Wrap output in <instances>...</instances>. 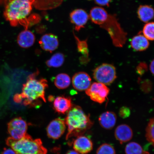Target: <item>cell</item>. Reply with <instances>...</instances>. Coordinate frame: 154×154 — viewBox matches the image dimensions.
<instances>
[{"label":"cell","mask_w":154,"mask_h":154,"mask_svg":"<svg viewBox=\"0 0 154 154\" xmlns=\"http://www.w3.org/2000/svg\"><path fill=\"white\" fill-rule=\"evenodd\" d=\"M154 60H152L149 65V70L152 74H154Z\"/></svg>","instance_id":"1f68e13d"},{"label":"cell","mask_w":154,"mask_h":154,"mask_svg":"<svg viewBox=\"0 0 154 154\" xmlns=\"http://www.w3.org/2000/svg\"><path fill=\"white\" fill-rule=\"evenodd\" d=\"M66 128L65 120L60 118L56 119L52 121L47 127V136L51 139H58L64 133Z\"/></svg>","instance_id":"9c48e42d"},{"label":"cell","mask_w":154,"mask_h":154,"mask_svg":"<svg viewBox=\"0 0 154 154\" xmlns=\"http://www.w3.org/2000/svg\"><path fill=\"white\" fill-rule=\"evenodd\" d=\"M63 0H33V6L39 11L50 10L57 8L63 2Z\"/></svg>","instance_id":"ac0fdd59"},{"label":"cell","mask_w":154,"mask_h":154,"mask_svg":"<svg viewBox=\"0 0 154 154\" xmlns=\"http://www.w3.org/2000/svg\"><path fill=\"white\" fill-rule=\"evenodd\" d=\"M72 84L74 88L78 91H85L91 85V79L86 72H78L72 77Z\"/></svg>","instance_id":"8fae6325"},{"label":"cell","mask_w":154,"mask_h":154,"mask_svg":"<svg viewBox=\"0 0 154 154\" xmlns=\"http://www.w3.org/2000/svg\"><path fill=\"white\" fill-rule=\"evenodd\" d=\"M72 143L74 150L79 154H88L93 149V142L86 136L77 137Z\"/></svg>","instance_id":"7c38bea8"},{"label":"cell","mask_w":154,"mask_h":154,"mask_svg":"<svg viewBox=\"0 0 154 154\" xmlns=\"http://www.w3.org/2000/svg\"><path fill=\"white\" fill-rule=\"evenodd\" d=\"M35 37L34 34L28 29H25L17 36V43L23 48H28L33 45Z\"/></svg>","instance_id":"2e32d148"},{"label":"cell","mask_w":154,"mask_h":154,"mask_svg":"<svg viewBox=\"0 0 154 154\" xmlns=\"http://www.w3.org/2000/svg\"><path fill=\"white\" fill-rule=\"evenodd\" d=\"M39 73L37 70L28 76L26 83L23 85L22 92L14 95L13 100L15 103L33 107L40 106L41 100L46 103L45 91L48 86V82L45 79L38 78Z\"/></svg>","instance_id":"6da1fadb"},{"label":"cell","mask_w":154,"mask_h":154,"mask_svg":"<svg viewBox=\"0 0 154 154\" xmlns=\"http://www.w3.org/2000/svg\"><path fill=\"white\" fill-rule=\"evenodd\" d=\"M65 121L67 127L66 140L83 135L94 124L89 116L86 115L78 106H72L67 112Z\"/></svg>","instance_id":"3957f363"},{"label":"cell","mask_w":154,"mask_h":154,"mask_svg":"<svg viewBox=\"0 0 154 154\" xmlns=\"http://www.w3.org/2000/svg\"><path fill=\"white\" fill-rule=\"evenodd\" d=\"M86 95L92 100L100 104L105 102L109 92V88L105 85L94 82L85 91Z\"/></svg>","instance_id":"52a82bcc"},{"label":"cell","mask_w":154,"mask_h":154,"mask_svg":"<svg viewBox=\"0 0 154 154\" xmlns=\"http://www.w3.org/2000/svg\"><path fill=\"white\" fill-rule=\"evenodd\" d=\"M6 143L17 154H47V150L41 139H33L27 134L18 140L8 138Z\"/></svg>","instance_id":"277c9868"},{"label":"cell","mask_w":154,"mask_h":154,"mask_svg":"<svg viewBox=\"0 0 154 154\" xmlns=\"http://www.w3.org/2000/svg\"><path fill=\"white\" fill-rule=\"evenodd\" d=\"M65 59V56L63 53H57L46 61V64L48 67L57 68L62 66Z\"/></svg>","instance_id":"603a6c76"},{"label":"cell","mask_w":154,"mask_h":154,"mask_svg":"<svg viewBox=\"0 0 154 154\" xmlns=\"http://www.w3.org/2000/svg\"><path fill=\"white\" fill-rule=\"evenodd\" d=\"M54 83L59 89H65L68 88L71 84L70 77L65 73H61L55 77Z\"/></svg>","instance_id":"44dd1931"},{"label":"cell","mask_w":154,"mask_h":154,"mask_svg":"<svg viewBox=\"0 0 154 154\" xmlns=\"http://www.w3.org/2000/svg\"><path fill=\"white\" fill-rule=\"evenodd\" d=\"M1 154H17L12 149L5 148Z\"/></svg>","instance_id":"4dcf8cb0"},{"label":"cell","mask_w":154,"mask_h":154,"mask_svg":"<svg viewBox=\"0 0 154 154\" xmlns=\"http://www.w3.org/2000/svg\"><path fill=\"white\" fill-rule=\"evenodd\" d=\"M100 27L108 32L115 47L122 48L126 43L127 34L121 26L116 15L109 14Z\"/></svg>","instance_id":"5b68a950"},{"label":"cell","mask_w":154,"mask_h":154,"mask_svg":"<svg viewBox=\"0 0 154 154\" xmlns=\"http://www.w3.org/2000/svg\"><path fill=\"white\" fill-rule=\"evenodd\" d=\"M117 116L114 112L107 111L100 115L99 121L102 128L107 130H111L116 124Z\"/></svg>","instance_id":"e0dca14e"},{"label":"cell","mask_w":154,"mask_h":154,"mask_svg":"<svg viewBox=\"0 0 154 154\" xmlns=\"http://www.w3.org/2000/svg\"><path fill=\"white\" fill-rule=\"evenodd\" d=\"M96 154H116L114 148L110 144H102L96 151Z\"/></svg>","instance_id":"4316f807"},{"label":"cell","mask_w":154,"mask_h":154,"mask_svg":"<svg viewBox=\"0 0 154 154\" xmlns=\"http://www.w3.org/2000/svg\"><path fill=\"white\" fill-rule=\"evenodd\" d=\"M39 44L44 51L51 53L56 50L59 45L58 38L52 33L46 34L40 38Z\"/></svg>","instance_id":"4fadbf2b"},{"label":"cell","mask_w":154,"mask_h":154,"mask_svg":"<svg viewBox=\"0 0 154 154\" xmlns=\"http://www.w3.org/2000/svg\"><path fill=\"white\" fill-rule=\"evenodd\" d=\"M138 18L142 22L147 23L152 19L154 17V10L149 5H140L137 10Z\"/></svg>","instance_id":"ffe728a7"},{"label":"cell","mask_w":154,"mask_h":154,"mask_svg":"<svg viewBox=\"0 0 154 154\" xmlns=\"http://www.w3.org/2000/svg\"><path fill=\"white\" fill-rule=\"evenodd\" d=\"M96 5L102 6L109 7L112 0H94Z\"/></svg>","instance_id":"f546056e"},{"label":"cell","mask_w":154,"mask_h":154,"mask_svg":"<svg viewBox=\"0 0 154 154\" xmlns=\"http://www.w3.org/2000/svg\"><path fill=\"white\" fill-rule=\"evenodd\" d=\"M66 154H79V153L77 152L75 150H71L67 152Z\"/></svg>","instance_id":"d6a6232c"},{"label":"cell","mask_w":154,"mask_h":154,"mask_svg":"<svg viewBox=\"0 0 154 154\" xmlns=\"http://www.w3.org/2000/svg\"><path fill=\"white\" fill-rule=\"evenodd\" d=\"M28 124L21 117L12 119L8 124V131L11 137L15 140L21 139L26 135Z\"/></svg>","instance_id":"ba28073f"},{"label":"cell","mask_w":154,"mask_h":154,"mask_svg":"<svg viewBox=\"0 0 154 154\" xmlns=\"http://www.w3.org/2000/svg\"><path fill=\"white\" fill-rule=\"evenodd\" d=\"M53 109L60 114H65L72 107V99L63 96H58L54 100Z\"/></svg>","instance_id":"5bb4252c"},{"label":"cell","mask_w":154,"mask_h":154,"mask_svg":"<svg viewBox=\"0 0 154 154\" xmlns=\"http://www.w3.org/2000/svg\"><path fill=\"white\" fill-rule=\"evenodd\" d=\"M33 6V0H9L6 5L4 16L11 26L20 24L25 29H28L29 22L27 17Z\"/></svg>","instance_id":"7a4b0ae2"},{"label":"cell","mask_w":154,"mask_h":154,"mask_svg":"<svg viewBox=\"0 0 154 154\" xmlns=\"http://www.w3.org/2000/svg\"><path fill=\"white\" fill-rule=\"evenodd\" d=\"M154 25L153 22L146 23L143 26V35L149 40L153 41L154 39Z\"/></svg>","instance_id":"d4e9b609"},{"label":"cell","mask_w":154,"mask_h":154,"mask_svg":"<svg viewBox=\"0 0 154 154\" xmlns=\"http://www.w3.org/2000/svg\"><path fill=\"white\" fill-rule=\"evenodd\" d=\"M126 154H149L143 151L142 146L135 142H131L127 144L125 148Z\"/></svg>","instance_id":"cb8c5ba5"},{"label":"cell","mask_w":154,"mask_h":154,"mask_svg":"<svg viewBox=\"0 0 154 154\" xmlns=\"http://www.w3.org/2000/svg\"><path fill=\"white\" fill-rule=\"evenodd\" d=\"M74 36L75 38L77 44V49L79 52L80 53L83 55L81 61L83 63L86 62V60H88V46L87 40H80L77 36L75 35L74 33Z\"/></svg>","instance_id":"7402d4cb"},{"label":"cell","mask_w":154,"mask_h":154,"mask_svg":"<svg viewBox=\"0 0 154 154\" xmlns=\"http://www.w3.org/2000/svg\"><path fill=\"white\" fill-rule=\"evenodd\" d=\"M115 136L116 140L121 143H126L132 139L133 132L132 128L128 125H120L116 128Z\"/></svg>","instance_id":"9a60e30c"},{"label":"cell","mask_w":154,"mask_h":154,"mask_svg":"<svg viewBox=\"0 0 154 154\" xmlns=\"http://www.w3.org/2000/svg\"><path fill=\"white\" fill-rule=\"evenodd\" d=\"M71 23L74 25L75 30L79 32L85 26L89 19V15L85 11L82 9L74 10L70 14Z\"/></svg>","instance_id":"30bf717a"},{"label":"cell","mask_w":154,"mask_h":154,"mask_svg":"<svg viewBox=\"0 0 154 154\" xmlns=\"http://www.w3.org/2000/svg\"><path fill=\"white\" fill-rule=\"evenodd\" d=\"M130 44L132 49L137 51H145L149 45V40L141 34L134 36L131 40Z\"/></svg>","instance_id":"d6986e66"},{"label":"cell","mask_w":154,"mask_h":154,"mask_svg":"<svg viewBox=\"0 0 154 154\" xmlns=\"http://www.w3.org/2000/svg\"><path fill=\"white\" fill-rule=\"evenodd\" d=\"M93 77L98 82L109 85L117 78L116 69L112 65L103 63L94 70Z\"/></svg>","instance_id":"8992f818"},{"label":"cell","mask_w":154,"mask_h":154,"mask_svg":"<svg viewBox=\"0 0 154 154\" xmlns=\"http://www.w3.org/2000/svg\"><path fill=\"white\" fill-rule=\"evenodd\" d=\"M147 70V65L145 63H140L137 67V72L141 75L144 74Z\"/></svg>","instance_id":"f1b7e54d"},{"label":"cell","mask_w":154,"mask_h":154,"mask_svg":"<svg viewBox=\"0 0 154 154\" xmlns=\"http://www.w3.org/2000/svg\"><path fill=\"white\" fill-rule=\"evenodd\" d=\"M154 120L152 118L149 120L146 127V138L147 141L153 146L154 143Z\"/></svg>","instance_id":"484cf974"},{"label":"cell","mask_w":154,"mask_h":154,"mask_svg":"<svg viewBox=\"0 0 154 154\" xmlns=\"http://www.w3.org/2000/svg\"><path fill=\"white\" fill-rule=\"evenodd\" d=\"M119 114L120 116L123 119L126 118L130 116L131 111L129 108L127 107H121L119 111Z\"/></svg>","instance_id":"83f0119b"}]
</instances>
